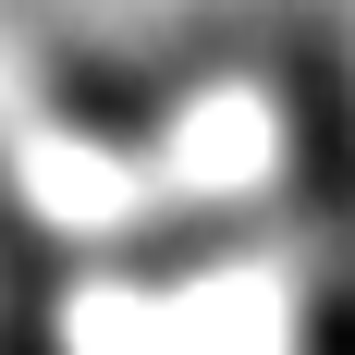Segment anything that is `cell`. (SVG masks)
Masks as SVG:
<instances>
[{
    "instance_id": "6da1fadb",
    "label": "cell",
    "mask_w": 355,
    "mask_h": 355,
    "mask_svg": "<svg viewBox=\"0 0 355 355\" xmlns=\"http://www.w3.org/2000/svg\"><path fill=\"white\" fill-rule=\"evenodd\" d=\"M0 355H319V220L270 86L147 110L0 49Z\"/></svg>"
}]
</instances>
